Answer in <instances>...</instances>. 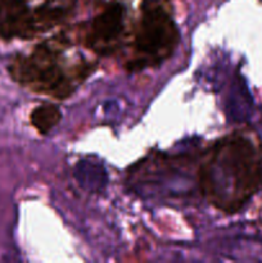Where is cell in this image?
<instances>
[{
    "label": "cell",
    "mask_w": 262,
    "mask_h": 263,
    "mask_svg": "<svg viewBox=\"0 0 262 263\" xmlns=\"http://www.w3.org/2000/svg\"><path fill=\"white\" fill-rule=\"evenodd\" d=\"M123 30V7L118 3L108 5L90 23L86 35L87 48L107 55L117 45Z\"/></svg>",
    "instance_id": "obj_4"
},
{
    "label": "cell",
    "mask_w": 262,
    "mask_h": 263,
    "mask_svg": "<svg viewBox=\"0 0 262 263\" xmlns=\"http://www.w3.org/2000/svg\"><path fill=\"white\" fill-rule=\"evenodd\" d=\"M261 158L247 136L233 134L213 145L199 171L204 197L223 212H236L256 193Z\"/></svg>",
    "instance_id": "obj_1"
},
{
    "label": "cell",
    "mask_w": 262,
    "mask_h": 263,
    "mask_svg": "<svg viewBox=\"0 0 262 263\" xmlns=\"http://www.w3.org/2000/svg\"><path fill=\"white\" fill-rule=\"evenodd\" d=\"M9 71L15 81L40 94L64 99L73 91L72 79L59 63L55 49L48 43L36 46L30 55H18Z\"/></svg>",
    "instance_id": "obj_3"
},
{
    "label": "cell",
    "mask_w": 262,
    "mask_h": 263,
    "mask_svg": "<svg viewBox=\"0 0 262 263\" xmlns=\"http://www.w3.org/2000/svg\"><path fill=\"white\" fill-rule=\"evenodd\" d=\"M61 118L62 115L59 108L54 104H49V103L36 107L30 116L31 125L41 135H46L48 133H50L58 125Z\"/></svg>",
    "instance_id": "obj_6"
},
{
    "label": "cell",
    "mask_w": 262,
    "mask_h": 263,
    "mask_svg": "<svg viewBox=\"0 0 262 263\" xmlns=\"http://www.w3.org/2000/svg\"><path fill=\"white\" fill-rule=\"evenodd\" d=\"M177 41L179 32L169 12L156 3L145 4L134 40L135 58L127 68L134 71L158 66L172 55Z\"/></svg>",
    "instance_id": "obj_2"
},
{
    "label": "cell",
    "mask_w": 262,
    "mask_h": 263,
    "mask_svg": "<svg viewBox=\"0 0 262 263\" xmlns=\"http://www.w3.org/2000/svg\"><path fill=\"white\" fill-rule=\"evenodd\" d=\"M40 33L26 0H0V37L31 39Z\"/></svg>",
    "instance_id": "obj_5"
}]
</instances>
